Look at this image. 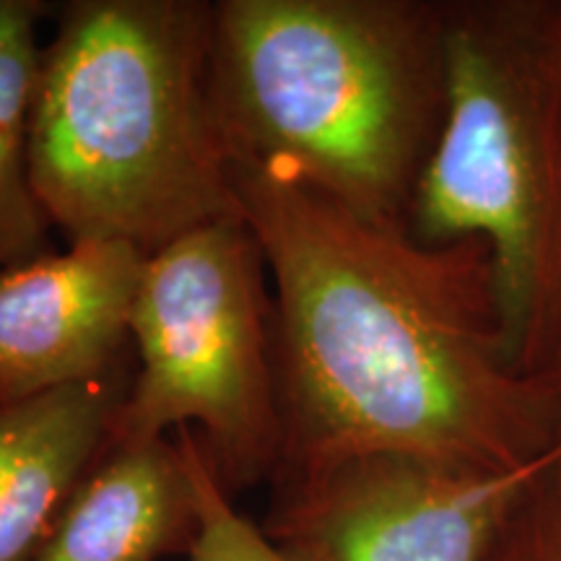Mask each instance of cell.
<instances>
[{"label": "cell", "mask_w": 561, "mask_h": 561, "mask_svg": "<svg viewBox=\"0 0 561 561\" xmlns=\"http://www.w3.org/2000/svg\"><path fill=\"white\" fill-rule=\"evenodd\" d=\"M133 356L110 375L0 405V561H34L100 462L128 396Z\"/></svg>", "instance_id": "obj_8"}, {"label": "cell", "mask_w": 561, "mask_h": 561, "mask_svg": "<svg viewBox=\"0 0 561 561\" xmlns=\"http://www.w3.org/2000/svg\"><path fill=\"white\" fill-rule=\"evenodd\" d=\"M130 348L133 380L112 442L191 430L231 496L273 481L284 453L273 294L242 216L187 231L146 257Z\"/></svg>", "instance_id": "obj_5"}, {"label": "cell", "mask_w": 561, "mask_h": 561, "mask_svg": "<svg viewBox=\"0 0 561 561\" xmlns=\"http://www.w3.org/2000/svg\"><path fill=\"white\" fill-rule=\"evenodd\" d=\"M273 294L280 473L356 458L512 471L561 445V380L510 356L491 252L231 170ZM273 476V479H276Z\"/></svg>", "instance_id": "obj_1"}, {"label": "cell", "mask_w": 561, "mask_h": 561, "mask_svg": "<svg viewBox=\"0 0 561 561\" xmlns=\"http://www.w3.org/2000/svg\"><path fill=\"white\" fill-rule=\"evenodd\" d=\"M561 445L512 471L356 458L280 473L261 528L286 561H483L525 489Z\"/></svg>", "instance_id": "obj_6"}, {"label": "cell", "mask_w": 561, "mask_h": 561, "mask_svg": "<svg viewBox=\"0 0 561 561\" xmlns=\"http://www.w3.org/2000/svg\"><path fill=\"white\" fill-rule=\"evenodd\" d=\"M208 91L231 170L405 221L445 121V3L216 0Z\"/></svg>", "instance_id": "obj_3"}, {"label": "cell", "mask_w": 561, "mask_h": 561, "mask_svg": "<svg viewBox=\"0 0 561 561\" xmlns=\"http://www.w3.org/2000/svg\"><path fill=\"white\" fill-rule=\"evenodd\" d=\"M146 257L125 242H76L0 273V405L96 380L130 359Z\"/></svg>", "instance_id": "obj_7"}, {"label": "cell", "mask_w": 561, "mask_h": 561, "mask_svg": "<svg viewBox=\"0 0 561 561\" xmlns=\"http://www.w3.org/2000/svg\"><path fill=\"white\" fill-rule=\"evenodd\" d=\"M39 55L30 110L34 191L76 242L144 255L237 219L208 91V0H68Z\"/></svg>", "instance_id": "obj_2"}, {"label": "cell", "mask_w": 561, "mask_h": 561, "mask_svg": "<svg viewBox=\"0 0 561 561\" xmlns=\"http://www.w3.org/2000/svg\"><path fill=\"white\" fill-rule=\"evenodd\" d=\"M174 437L185 447L198 496V530L187 551V561H286L268 541L261 525L237 510L234 496L221 486L214 468L191 430Z\"/></svg>", "instance_id": "obj_11"}, {"label": "cell", "mask_w": 561, "mask_h": 561, "mask_svg": "<svg viewBox=\"0 0 561 561\" xmlns=\"http://www.w3.org/2000/svg\"><path fill=\"white\" fill-rule=\"evenodd\" d=\"M553 371H557V377L561 380V346H559V356H557V367H553Z\"/></svg>", "instance_id": "obj_13"}, {"label": "cell", "mask_w": 561, "mask_h": 561, "mask_svg": "<svg viewBox=\"0 0 561 561\" xmlns=\"http://www.w3.org/2000/svg\"><path fill=\"white\" fill-rule=\"evenodd\" d=\"M483 561H561V460L525 489Z\"/></svg>", "instance_id": "obj_12"}, {"label": "cell", "mask_w": 561, "mask_h": 561, "mask_svg": "<svg viewBox=\"0 0 561 561\" xmlns=\"http://www.w3.org/2000/svg\"><path fill=\"white\" fill-rule=\"evenodd\" d=\"M198 496L174 437L112 442L70 496L34 561H159L187 557Z\"/></svg>", "instance_id": "obj_9"}, {"label": "cell", "mask_w": 561, "mask_h": 561, "mask_svg": "<svg viewBox=\"0 0 561 561\" xmlns=\"http://www.w3.org/2000/svg\"><path fill=\"white\" fill-rule=\"evenodd\" d=\"M53 13L45 0H0V273L55 252L30 164L39 32Z\"/></svg>", "instance_id": "obj_10"}, {"label": "cell", "mask_w": 561, "mask_h": 561, "mask_svg": "<svg viewBox=\"0 0 561 561\" xmlns=\"http://www.w3.org/2000/svg\"><path fill=\"white\" fill-rule=\"evenodd\" d=\"M419 242L491 252L510 356L561 346V0L445 3V121L413 193Z\"/></svg>", "instance_id": "obj_4"}]
</instances>
